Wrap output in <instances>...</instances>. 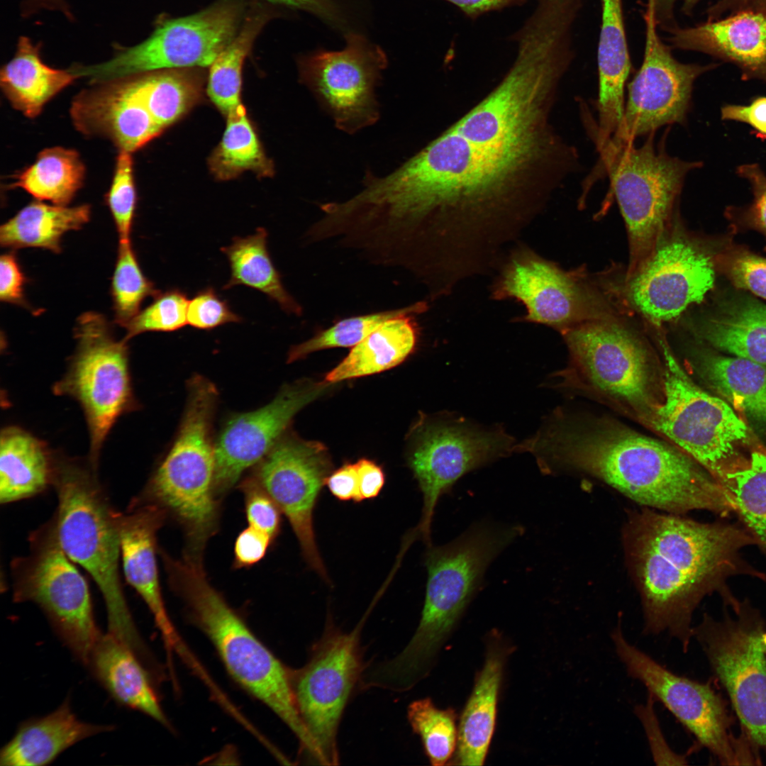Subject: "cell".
I'll use <instances>...</instances> for the list:
<instances>
[{"label":"cell","instance_id":"obj_1","mask_svg":"<svg viewBox=\"0 0 766 766\" xmlns=\"http://www.w3.org/2000/svg\"><path fill=\"white\" fill-rule=\"evenodd\" d=\"M564 70L537 45L519 47L499 84L438 137L367 182L381 227L446 272L490 270L578 166L550 123Z\"/></svg>","mask_w":766,"mask_h":766},{"label":"cell","instance_id":"obj_49","mask_svg":"<svg viewBox=\"0 0 766 766\" xmlns=\"http://www.w3.org/2000/svg\"><path fill=\"white\" fill-rule=\"evenodd\" d=\"M241 489L249 526L267 533L274 540L281 528L280 509L255 477L243 482Z\"/></svg>","mask_w":766,"mask_h":766},{"label":"cell","instance_id":"obj_36","mask_svg":"<svg viewBox=\"0 0 766 766\" xmlns=\"http://www.w3.org/2000/svg\"><path fill=\"white\" fill-rule=\"evenodd\" d=\"M701 330L716 348L766 365V305L738 301L708 318Z\"/></svg>","mask_w":766,"mask_h":766},{"label":"cell","instance_id":"obj_12","mask_svg":"<svg viewBox=\"0 0 766 766\" xmlns=\"http://www.w3.org/2000/svg\"><path fill=\"white\" fill-rule=\"evenodd\" d=\"M74 338L75 353L54 392L73 398L82 407L89 433V462L97 467L100 450L115 422L136 408L128 348L124 339L115 338L106 318L93 311L78 318Z\"/></svg>","mask_w":766,"mask_h":766},{"label":"cell","instance_id":"obj_48","mask_svg":"<svg viewBox=\"0 0 766 766\" xmlns=\"http://www.w3.org/2000/svg\"><path fill=\"white\" fill-rule=\"evenodd\" d=\"M715 266L737 288L766 299V258L740 248H731L714 257Z\"/></svg>","mask_w":766,"mask_h":766},{"label":"cell","instance_id":"obj_60","mask_svg":"<svg viewBox=\"0 0 766 766\" xmlns=\"http://www.w3.org/2000/svg\"><path fill=\"white\" fill-rule=\"evenodd\" d=\"M469 14L484 12L507 3L509 0H447Z\"/></svg>","mask_w":766,"mask_h":766},{"label":"cell","instance_id":"obj_15","mask_svg":"<svg viewBox=\"0 0 766 766\" xmlns=\"http://www.w3.org/2000/svg\"><path fill=\"white\" fill-rule=\"evenodd\" d=\"M369 613L349 633L343 632L328 619L307 662L291 672L297 709L319 753L321 765L339 764L338 728L365 669L360 638Z\"/></svg>","mask_w":766,"mask_h":766},{"label":"cell","instance_id":"obj_64","mask_svg":"<svg viewBox=\"0 0 766 766\" xmlns=\"http://www.w3.org/2000/svg\"><path fill=\"white\" fill-rule=\"evenodd\" d=\"M755 1H766V0H755Z\"/></svg>","mask_w":766,"mask_h":766},{"label":"cell","instance_id":"obj_63","mask_svg":"<svg viewBox=\"0 0 766 766\" xmlns=\"http://www.w3.org/2000/svg\"><path fill=\"white\" fill-rule=\"evenodd\" d=\"M761 644L762 649L766 654V631H765L761 636Z\"/></svg>","mask_w":766,"mask_h":766},{"label":"cell","instance_id":"obj_31","mask_svg":"<svg viewBox=\"0 0 766 766\" xmlns=\"http://www.w3.org/2000/svg\"><path fill=\"white\" fill-rule=\"evenodd\" d=\"M504 653L492 647L462 713L455 760L460 765H482L495 728Z\"/></svg>","mask_w":766,"mask_h":766},{"label":"cell","instance_id":"obj_28","mask_svg":"<svg viewBox=\"0 0 766 766\" xmlns=\"http://www.w3.org/2000/svg\"><path fill=\"white\" fill-rule=\"evenodd\" d=\"M113 729V726L79 719L67 699L52 713L22 722L12 738L1 748L0 765H48L75 743Z\"/></svg>","mask_w":766,"mask_h":766},{"label":"cell","instance_id":"obj_44","mask_svg":"<svg viewBox=\"0 0 766 766\" xmlns=\"http://www.w3.org/2000/svg\"><path fill=\"white\" fill-rule=\"evenodd\" d=\"M407 718L413 733L421 738L431 764L445 765L457 744L455 711L438 709L430 698H423L409 705Z\"/></svg>","mask_w":766,"mask_h":766},{"label":"cell","instance_id":"obj_61","mask_svg":"<svg viewBox=\"0 0 766 766\" xmlns=\"http://www.w3.org/2000/svg\"><path fill=\"white\" fill-rule=\"evenodd\" d=\"M33 4L37 6H62V0H31Z\"/></svg>","mask_w":766,"mask_h":766},{"label":"cell","instance_id":"obj_11","mask_svg":"<svg viewBox=\"0 0 766 766\" xmlns=\"http://www.w3.org/2000/svg\"><path fill=\"white\" fill-rule=\"evenodd\" d=\"M29 543L28 555L11 563L13 599L37 604L74 657L87 665L101 633L87 583L62 548L54 516Z\"/></svg>","mask_w":766,"mask_h":766},{"label":"cell","instance_id":"obj_8","mask_svg":"<svg viewBox=\"0 0 766 766\" xmlns=\"http://www.w3.org/2000/svg\"><path fill=\"white\" fill-rule=\"evenodd\" d=\"M570 365L561 385L576 387L647 426L664 401V370L647 343L610 318L585 321L561 331Z\"/></svg>","mask_w":766,"mask_h":766},{"label":"cell","instance_id":"obj_21","mask_svg":"<svg viewBox=\"0 0 766 766\" xmlns=\"http://www.w3.org/2000/svg\"><path fill=\"white\" fill-rule=\"evenodd\" d=\"M331 469L322 443L287 435L258 463L254 476L286 516L309 566L327 582L316 542L313 512Z\"/></svg>","mask_w":766,"mask_h":766},{"label":"cell","instance_id":"obj_39","mask_svg":"<svg viewBox=\"0 0 766 766\" xmlns=\"http://www.w3.org/2000/svg\"><path fill=\"white\" fill-rule=\"evenodd\" d=\"M130 77L152 116L163 129L187 112L199 96L200 78L187 68Z\"/></svg>","mask_w":766,"mask_h":766},{"label":"cell","instance_id":"obj_29","mask_svg":"<svg viewBox=\"0 0 766 766\" xmlns=\"http://www.w3.org/2000/svg\"><path fill=\"white\" fill-rule=\"evenodd\" d=\"M87 665L118 704L167 724L142 660L114 635H99Z\"/></svg>","mask_w":766,"mask_h":766},{"label":"cell","instance_id":"obj_7","mask_svg":"<svg viewBox=\"0 0 766 766\" xmlns=\"http://www.w3.org/2000/svg\"><path fill=\"white\" fill-rule=\"evenodd\" d=\"M187 390V403L177 437L137 498L175 516L186 534V554L199 558L206 543L216 532L218 517L213 491V438L218 391L201 375L188 381Z\"/></svg>","mask_w":766,"mask_h":766},{"label":"cell","instance_id":"obj_50","mask_svg":"<svg viewBox=\"0 0 766 766\" xmlns=\"http://www.w3.org/2000/svg\"><path fill=\"white\" fill-rule=\"evenodd\" d=\"M241 317L235 313L228 303L221 299L213 289L199 291L187 306V324L201 330H211L228 323H238Z\"/></svg>","mask_w":766,"mask_h":766},{"label":"cell","instance_id":"obj_30","mask_svg":"<svg viewBox=\"0 0 766 766\" xmlns=\"http://www.w3.org/2000/svg\"><path fill=\"white\" fill-rule=\"evenodd\" d=\"M40 43L19 38L13 58L0 72L1 88L12 106L28 118L38 116L52 97L78 77L71 69L47 65L40 56Z\"/></svg>","mask_w":766,"mask_h":766},{"label":"cell","instance_id":"obj_57","mask_svg":"<svg viewBox=\"0 0 766 766\" xmlns=\"http://www.w3.org/2000/svg\"><path fill=\"white\" fill-rule=\"evenodd\" d=\"M358 474V502L377 497L385 483L382 467L372 460L360 459L356 462Z\"/></svg>","mask_w":766,"mask_h":766},{"label":"cell","instance_id":"obj_18","mask_svg":"<svg viewBox=\"0 0 766 766\" xmlns=\"http://www.w3.org/2000/svg\"><path fill=\"white\" fill-rule=\"evenodd\" d=\"M387 62L379 46L350 33L340 51L318 50L300 57L299 81L338 130L354 134L380 118L375 89Z\"/></svg>","mask_w":766,"mask_h":766},{"label":"cell","instance_id":"obj_52","mask_svg":"<svg viewBox=\"0 0 766 766\" xmlns=\"http://www.w3.org/2000/svg\"><path fill=\"white\" fill-rule=\"evenodd\" d=\"M655 700L648 694L646 703L635 706L634 711L643 725L653 760L657 765H684L686 755L675 753L667 744L654 709Z\"/></svg>","mask_w":766,"mask_h":766},{"label":"cell","instance_id":"obj_25","mask_svg":"<svg viewBox=\"0 0 766 766\" xmlns=\"http://www.w3.org/2000/svg\"><path fill=\"white\" fill-rule=\"evenodd\" d=\"M167 513L137 497L125 512H117L121 557L127 582L142 597L165 644L176 647L177 637L162 596L156 560V535Z\"/></svg>","mask_w":766,"mask_h":766},{"label":"cell","instance_id":"obj_62","mask_svg":"<svg viewBox=\"0 0 766 766\" xmlns=\"http://www.w3.org/2000/svg\"><path fill=\"white\" fill-rule=\"evenodd\" d=\"M698 1L699 0H684V10L687 11L688 10L691 9Z\"/></svg>","mask_w":766,"mask_h":766},{"label":"cell","instance_id":"obj_6","mask_svg":"<svg viewBox=\"0 0 766 766\" xmlns=\"http://www.w3.org/2000/svg\"><path fill=\"white\" fill-rule=\"evenodd\" d=\"M97 467L73 460L54 461L52 484L58 505L57 533L67 555L89 574L105 602L108 633L135 654L145 647L131 614L119 572L121 555L114 510L97 475Z\"/></svg>","mask_w":766,"mask_h":766},{"label":"cell","instance_id":"obj_32","mask_svg":"<svg viewBox=\"0 0 766 766\" xmlns=\"http://www.w3.org/2000/svg\"><path fill=\"white\" fill-rule=\"evenodd\" d=\"M0 501L35 496L52 484L55 460L45 445L23 429L2 430L0 442Z\"/></svg>","mask_w":766,"mask_h":766},{"label":"cell","instance_id":"obj_42","mask_svg":"<svg viewBox=\"0 0 766 766\" xmlns=\"http://www.w3.org/2000/svg\"><path fill=\"white\" fill-rule=\"evenodd\" d=\"M721 485L755 543L766 550V453L754 451Z\"/></svg>","mask_w":766,"mask_h":766},{"label":"cell","instance_id":"obj_38","mask_svg":"<svg viewBox=\"0 0 766 766\" xmlns=\"http://www.w3.org/2000/svg\"><path fill=\"white\" fill-rule=\"evenodd\" d=\"M710 384L736 408L766 422V365L740 357H714L704 364Z\"/></svg>","mask_w":766,"mask_h":766},{"label":"cell","instance_id":"obj_43","mask_svg":"<svg viewBox=\"0 0 766 766\" xmlns=\"http://www.w3.org/2000/svg\"><path fill=\"white\" fill-rule=\"evenodd\" d=\"M428 306V301L423 300L399 309L343 318L311 338L292 347L287 362H292L321 350L354 347L387 320L407 314L417 316L426 312Z\"/></svg>","mask_w":766,"mask_h":766},{"label":"cell","instance_id":"obj_37","mask_svg":"<svg viewBox=\"0 0 766 766\" xmlns=\"http://www.w3.org/2000/svg\"><path fill=\"white\" fill-rule=\"evenodd\" d=\"M85 166L79 153L62 147L45 148L14 177L10 187L21 188L38 201L67 206L82 187Z\"/></svg>","mask_w":766,"mask_h":766},{"label":"cell","instance_id":"obj_4","mask_svg":"<svg viewBox=\"0 0 766 766\" xmlns=\"http://www.w3.org/2000/svg\"><path fill=\"white\" fill-rule=\"evenodd\" d=\"M522 533L518 526L475 525L451 543L429 545L423 609L412 638L395 657L374 669L377 684L404 692L427 674L492 560Z\"/></svg>","mask_w":766,"mask_h":766},{"label":"cell","instance_id":"obj_46","mask_svg":"<svg viewBox=\"0 0 766 766\" xmlns=\"http://www.w3.org/2000/svg\"><path fill=\"white\" fill-rule=\"evenodd\" d=\"M189 300L179 289L158 292L153 301L140 310L123 328L124 340L145 332H172L187 324Z\"/></svg>","mask_w":766,"mask_h":766},{"label":"cell","instance_id":"obj_24","mask_svg":"<svg viewBox=\"0 0 766 766\" xmlns=\"http://www.w3.org/2000/svg\"><path fill=\"white\" fill-rule=\"evenodd\" d=\"M95 84L72 102L70 116L78 131L109 139L119 150L131 152L162 131L129 76Z\"/></svg>","mask_w":766,"mask_h":766},{"label":"cell","instance_id":"obj_53","mask_svg":"<svg viewBox=\"0 0 766 766\" xmlns=\"http://www.w3.org/2000/svg\"><path fill=\"white\" fill-rule=\"evenodd\" d=\"M26 279L13 252L1 255L0 259V299L1 301L28 308L24 296Z\"/></svg>","mask_w":766,"mask_h":766},{"label":"cell","instance_id":"obj_17","mask_svg":"<svg viewBox=\"0 0 766 766\" xmlns=\"http://www.w3.org/2000/svg\"><path fill=\"white\" fill-rule=\"evenodd\" d=\"M736 618L716 621L704 615L693 627L715 675L726 688L747 737L766 753V654L761 636L765 624L748 607Z\"/></svg>","mask_w":766,"mask_h":766},{"label":"cell","instance_id":"obj_51","mask_svg":"<svg viewBox=\"0 0 766 766\" xmlns=\"http://www.w3.org/2000/svg\"><path fill=\"white\" fill-rule=\"evenodd\" d=\"M736 174L749 182L753 200L743 209L731 208V214L738 216L745 224L766 235V174L756 163L738 166Z\"/></svg>","mask_w":766,"mask_h":766},{"label":"cell","instance_id":"obj_22","mask_svg":"<svg viewBox=\"0 0 766 766\" xmlns=\"http://www.w3.org/2000/svg\"><path fill=\"white\" fill-rule=\"evenodd\" d=\"M498 270L491 296L521 302L526 313L515 321L543 324L561 332L577 323L606 317L574 274L525 245L511 250Z\"/></svg>","mask_w":766,"mask_h":766},{"label":"cell","instance_id":"obj_3","mask_svg":"<svg viewBox=\"0 0 766 766\" xmlns=\"http://www.w3.org/2000/svg\"><path fill=\"white\" fill-rule=\"evenodd\" d=\"M541 470L563 465L604 482L642 506L682 515L734 511L723 486L683 450L613 422L584 431L556 421L523 442Z\"/></svg>","mask_w":766,"mask_h":766},{"label":"cell","instance_id":"obj_2","mask_svg":"<svg viewBox=\"0 0 766 766\" xmlns=\"http://www.w3.org/2000/svg\"><path fill=\"white\" fill-rule=\"evenodd\" d=\"M628 568L640 597L644 632H666L687 652L692 614L702 598L737 568L739 550L755 543L733 526L704 523L642 506L622 530Z\"/></svg>","mask_w":766,"mask_h":766},{"label":"cell","instance_id":"obj_56","mask_svg":"<svg viewBox=\"0 0 766 766\" xmlns=\"http://www.w3.org/2000/svg\"><path fill=\"white\" fill-rule=\"evenodd\" d=\"M328 490L338 500L358 502V474L356 463L345 464L329 474L326 480Z\"/></svg>","mask_w":766,"mask_h":766},{"label":"cell","instance_id":"obj_10","mask_svg":"<svg viewBox=\"0 0 766 766\" xmlns=\"http://www.w3.org/2000/svg\"><path fill=\"white\" fill-rule=\"evenodd\" d=\"M664 401L647 427L667 439L721 484L742 467L749 429L724 400L701 389L668 348L663 350Z\"/></svg>","mask_w":766,"mask_h":766},{"label":"cell","instance_id":"obj_19","mask_svg":"<svg viewBox=\"0 0 766 766\" xmlns=\"http://www.w3.org/2000/svg\"><path fill=\"white\" fill-rule=\"evenodd\" d=\"M643 17V60L628 85L621 128L606 145L633 143L637 138L655 133L664 126L686 125L696 79L716 67L677 60L659 36L658 26L650 6H646Z\"/></svg>","mask_w":766,"mask_h":766},{"label":"cell","instance_id":"obj_23","mask_svg":"<svg viewBox=\"0 0 766 766\" xmlns=\"http://www.w3.org/2000/svg\"><path fill=\"white\" fill-rule=\"evenodd\" d=\"M326 386L325 382H299L284 387L265 406L228 418L215 440V495L228 492L245 470L258 464L281 438L294 415L324 392Z\"/></svg>","mask_w":766,"mask_h":766},{"label":"cell","instance_id":"obj_34","mask_svg":"<svg viewBox=\"0 0 766 766\" xmlns=\"http://www.w3.org/2000/svg\"><path fill=\"white\" fill-rule=\"evenodd\" d=\"M90 206H69L33 201L0 227L1 246L35 248L59 253L63 235L89 221Z\"/></svg>","mask_w":766,"mask_h":766},{"label":"cell","instance_id":"obj_40","mask_svg":"<svg viewBox=\"0 0 766 766\" xmlns=\"http://www.w3.org/2000/svg\"><path fill=\"white\" fill-rule=\"evenodd\" d=\"M268 17L264 12L248 16L233 40L210 65L208 94L226 116L242 106L240 96L244 60Z\"/></svg>","mask_w":766,"mask_h":766},{"label":"cell","instance_id":"obj_20","mask_svg":"<svg viewBox=\"0 0 766 766\" xmlns=\"http://www.w3.org/2000/svg\"><path fill=\"white\" fill-rule=\"evenodd\" d=\"M675 220L643 265L625 280L630 303L658 326L702 301L714 283V258L675 228Z\"/></svg>","mask_w":766,"mask_h":766},{"label":"cell","instance_id":"obj_16","mask_svg":"<svg viewBox=\"0 0 766 766\" xmlns=\"http://www.w3.org/2000/svg\"><path fill=\"white\" fill-rule=\"evenodd\" d=\"M514 438L499 426L487 428L453 414L424 418L415 431L409 466L423 494L420 537L431 545L438 501L464 474L514 452Z\"/></svg>","mask_w":766,"mask_h":766},{"label":"cell","instance_id":"obj_13","mask_svg":"<svg viewBox=\"0 0 766 766\" xmlns=\"http://www.w3.org/2000/svg\"><path fill=\"white\" fill-rule=\"evenodd\" d=\"M243 14L239 0H220L194 14L158 21L147 39L118 47L106 62L72 69L78 77L95 83L156 70L210 66L238 34Z\"/></svg>","mask_w":766,"mask_h":766},{"label":"cell","instance_id":"obj_5","mask_svg":"<svg viewBox=\"0 0 766 766\" xmlns=\"http://www.w3.org/2000/svg\"><path fill=\"white\" fill-rule=\"evenodd\" d=\"M162 557L171 586L186 602L229 675L289 727L307 755H315L316 747L297 709L291 672L210 584L201 562L175 560L165 553Z\"/></svg>","mask_w":766,"mask_h":766},{"label":"cell","instance_id":"obj_47","mask_svg":"<svg viewBox=\"0 0 766 766\" xmlns=\"http://www.w3.org/2000/svg\"><path fill=\"white\" fill-rule=\"evenodd\" d=\"M131 152L120 150L113 177L106 194V204L113 217L119 243H130L136 206L133 163Z\"/></svg>","mask_w":766,"mask_h":766},{"label":"cell","instance_id":"obj_55","mask_svg":"<svg viewBox=\"0 0 766 766\" xmlns=\"http://www.w3.org/2000/svg\"><path fill=\"white\" fill-rule=\"evenodd\" d=\"M721 118L749 124L766 136V96L755 97L749 105L725 104L721 109Z\"/></svg>","mask_w":766,"mask_h":766},{"label":"cell","instance_id":"obj_41","mask_svg":"<svg viewBox=\"0 0 766 766\" xmlns=\"http://www.w3.org/2000/svg\"><path fill=\"white\" fill-rule=\"evenodd\" d=\"M210 167L221 179L233 178L245 170L262 176L272 174V164L265 157L243 105L227 116L226 128L211 157Z\"/></svg>","mask_w":766,"mask_h":766},{"label":"cell","instance_id":"obj_33","mask_svg":"<svg viewBox=\"0 0 766 766\" xmlns=\"http://www.w3.org/2000/svg\"><path fill=\"white\" fill-rule=\"evenodd\" d=\"M416 315L407 314L387 320L364 340L326 377L327 383L370 375L392 368L411 355L417 344L418 329Z\"/></svg>","mask_w":766,"mask_h":766},{"label":"cell","instance_id":"obj_27","mask_svg":"<svg viewBox=\"0 0 766 766\" xmlns=\"http://www.w3.org/2000/svg\"><path fill=\"white\" fill-rule=\"evenodd\" d=\"M601 25L597 50V122L588 131L597 151L618 132L625 109V86L631 62L625 31L622 0H601Z\"/></svg>","mask_w":766,"mask_h":766},{"label":"cell","instance_id":"obj_54","mask_svg":"<svg viewBox=\"0 0 766 766\" xmlns=\"http://www.w3.org/2000/svg\"><path fill=\"white\" fill-rule=\"evenodd\" d=\"M267 533L249 526L238 535L234 546V567H247L260 561L272 542Z\"/></svg>","mask_w":766,"mask_h":766},{"label":"cell","instance_id":"obj_9","mask_svg":"<svg viewBox=\"0 0 766 766\" xmlns=\"http://www.w3.org/2000/svg\"><path fill=\"white\" fill-rule=\"evenodd\" d=\"M655 133L639 147L633 143L607 145L599 151L598 172L608 174L627 229L629 262L625 280L651 255L675 216V204L687 174L703 166L667 153L665 135Z\"/></svg>","mask_w":766,"mask_h":766},{"label":"cell","instance_id":"obj_58","mask_svg":"<svg viewBox=\"0 0 766 766\" xmlns=\"http://www.w3.org/2000/svg\"><path fill=\"white\" fill-rule=\"evenodd\" d=\"M289 7L305 10L319 16L332 19L335 11L330 0H266Z\"/></svg>","mask_w":766,"mask_h":766},{"label":"cell","instance_id":"obj_26","mask_svg":"<svg viewBox=\"0 0 766 766\" xmlns=\"http://www.w3.org/2000/svg\"><path fill=\"white\" fill-rule=\"evenodd\" d=\"M672 46L736 64L742 79L766 83V13L742 10L718 21L667 30Z\"/></svg>","mask_w":766,"mask_h":766},{"label":"cell","instance_id":"obj_45","mask_svg":"<svg viewBox=\"0 0 766 766\" xmlns=\"http://www.w3.org/2000/svg\"><path fill=\"white\" fill-rule=\"evenodd\" d=\"M157 293L143 274L131 242L118 243L111 283L115 323L123 328L140 311L142 302Z\"/></svg>","mask_w":766,"mask_h":766},{"label":"cell","instance_id":"obj_59","mask_svg":"<svg viewBox=\"0 0 766 766\" xmlns=\"http://www.w3.org/2000/svg\"><path fill=\"white\" fill-rule=\"evenodd\" d=\"M677 1V0H648L647 6L652 9L657 24L661 28L666 30L676 25L674 10Z\"/></svg>","mask_w":766,"mask_h":766},{"label":"cell","instance_id":"obj_14","mask_svg":"<svg viewBox=\"0 0 766 766\" xmlns=\"http://www.w3.org/2000/svg\"><path fill=\"white\" fill-rule=\"evenodd\" d=\"M611 638L628 675L692 733L724 765H755L760 759L748 737L737 738L723 703L708 684L674 673L630 643L620 625Z\"/></svg>","mask_w":766,"mask_h":766},{"label":"cell","instance_id":"obj_35","mask_svg":"<svg viewBox=\"0 0 766 766\" xmlns=\"http://www.w3.org/2000/svg\"><path fill=\"white\" fill-rule=\"evenodd\" d=\"M267 241V231L258 228L254 234L235 238L230 245L221 248L231 267V277L223 289L240 284L251 287L275 301L284 312L301 316L303 309L283 286Z\"/></svg>","mask_w":766,"mask_h":766}]
</instances>
